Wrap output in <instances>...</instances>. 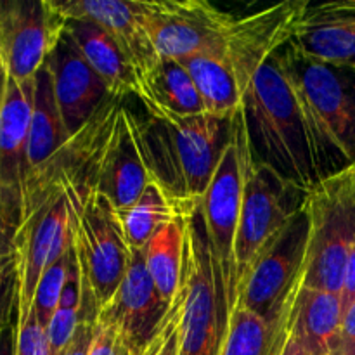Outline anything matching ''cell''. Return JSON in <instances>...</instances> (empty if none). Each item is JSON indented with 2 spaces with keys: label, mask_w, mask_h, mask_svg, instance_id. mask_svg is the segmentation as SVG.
Masks as SVG:
<instances>
[{
  "label": "cell",
  "mask_w": 355,
  "mask_h": 355,
  "mask_svg": "<svg viewBox=\"0 0 355 355\" xmlns=\"http://www.w3.org/2000/svg\"><path fill=\"white\" fill-rule=\"evenodd\" d=\"M16 336H17V321L7 326L6 331L0 335V355H16Z\"/></svg>",
  "instance_id": "cell-39"
},
{
  "label": "cell",
  "mask_w": 355,
  "mask_h": 355,
  "mask_svg": "<svg viewBox=\"0 0 355 355\" xmlns=\"http://www.w3.org/2000/svg\"><path fill=\"white\" fill-rule=\"evenodd\" d=\"M71 137L62 121L54 94L51 69L42 64L33 80L30 132H28V177L44 166ZM26 177V179H28Z\"/></svg>",
  "instance_id": "cell-24"
},
{
  "label": "cell",
  "mask_w": 355,
  "mask_h": 355,
  "mask_svg": "<svg viewBox=\"0 0 355 355\" xmlns=\"http://www.w3.org/2000/svg\"><path fill=\"white\" fill-rule=\"evenodd\" d=\"M309 215L305 205L293 220L266 246L239 283L236 304L272 321L304 284L309 253Z\"/></svg>",
  "instance_id": "cell-9"
},
{
  "label": "cell",
  "mask_w": 355,
  "mask_h": 355,
  "mask_svg": "<svg viewBox=\"0 0 355 355\" xmlns=\"http://www.w3.org/2000/svg\"><path fill=\"white\" fill-rule=\"evenodd\" d=\"M144 21L162 59L196 54L224 55L225 33L234 16L207 0H142Z\"/></svg>",
  "instance_id": "cell-11"
},
{
  "label": "cell",
  "mask_w": 355,
  "mask_h": 355,
  "mask_svg": "<svg viewBox=\"0 0 355 355\" xmlns=\"http://www.w3.org/2000/svg\"><path fill=\"white\" fill-rule=\"evenodd\" d=\"M6 87H7V75H6V69H3V66H2V61H0V104H2V101H3Z\"/></svg>",
  "instance_id": "cell-41"
},
{
  "label": "cell",
  "mask_w": 355,
  "mask_h": 355,
  "mask_svg": "<svg viewBox=\"0 0 355 355\" xmlns=\"http://www.w3.org/2000/svg\"><path fill=\"white\" fill-rule=\"evenodd\" d=\"M243 113L253 159L311 193L318 184V175L279 52L253 76L243 99Z\"/></svg>",
  "instance_id": "cell-3"
},
{
  "label": "cell",
  "mask_w": 355,
  "mask_h": 355,
  "mask_svg": "<svg viewBox=\"0 0 355 355\" xmlns=\"http://www.w3.org/2000/svg\"><path fill=\"white\" fill-rule=\"evenodd\" d=\"M182 307H184V293L180 288L175 302L170 307L168 315L163 322L158 335L151 340L148 349L142 355H179L180 345V322H182Z\"/></svg>",
  "instance_id": "cell-31"
},
{
  "label": "cell",
  "mask_w": 355,
  "mask_h": 355,
  "mask_svg": "<svg viewBox=\"0 0 355 355\" xmlns=\"http://www.w3.org/2000/svg\"><path fill=\"white\" fill-rule=\"evenodd\" d=\"M64 23L52 0H0V61L7 78L33 80Z\"/></svg>",
  "instance_id": "cell-13"
},
{
  "label": "cell",
  "mask_w": 355,
  "mask_h": 355,
  "mask_svg": "<svg viewBox=\"0 0 355 355\" xmlns=\"http://www.w3.org/2000/svg\"><path fill=\"white\" fill-rule=\"evenodd\" d=\"M118 217L128 246L132 250H144L163 225L187 215H184L158 186L149 182L142 196L127 210L118 211Z\"/></svg>",
  "instance_id": "cell-28"
},
{
  "label": "cell",
  "mask_w": 355,
  "mask_h": 355,
  "mask_svg": "<svg viewBox=\"0 0 355 355\" xmlns=\"http://www.w3.org/2000/svg\"><path fill=\"white\" fill-rule=\"evenodd\" d=\"M307 191L288 182L255 159L246 173L241 215L234 241L236 291L266 246L304 208Z\"/></svg>",
  "instance_id": "cell-8"
},
{
  "label": "cell",
  "mask_w": 355,
  "mask_h": 355,
  "mask_svg": "<svg viewBox=\"0 0 355 355\" xmlns=\"http://www.w3.org/2000/svg\"><path fill=\"white\" fill-rule=\"evenodd\" d=\"M54 83L55 101L69 135H75L110 96L101 76L66 31L45 59Z\"/></svg>",
  "instance_id": "cell-19"
},
{
  "label": "cell",
  "mask_w": 355,
  "mask_h": 355,
  "mask_svg": "<svg viewBox=\"0 0 355 355\" xmlns=\"http://www.w3.org/2000/svg\"><path fill=\"white\" fill-rule=\"evenodd\" d=\"M182 293L179 355H220L231 309L201 207L186 220Z\"/></svg>",
  "instance_id": "cell-5"
},
{
  "label": "cell",
  "mask_w": 355,
  "mask_h": 355,
  "mask_svg": "<svg viewBox=\"0 0 355 355\" xmlns=\"http://www.w3.org/2000/svg\"><path fill=\"white\" fill-rule=\"evenodd\" d=\"M83 300V281L80 272L78 259L75 257L69 266L68 277H66L64 288H62L61 298H59L58 309L52 315L47 326L49 342H51L52 355H59L68 345L69 340L75 335L80 322V312H82Z\"/></svg>",
  "instance_id": "cell-29"
},
{
  "label": "cell",
  "mask_w": 355,
  "mask_h": 355,
  "mask_svg": "<svg viewBox=\"0 0 355 355\" xmlns=\"http://www.w3.org/2000/svg\"><path fill=\"white\" fill-rule=\"evenodd\" d=\"M300 110L319 180L355 166V75L314 61L290 45L279 51Z\"/></svg>",
  "instance_id": "cell-2"
},
{
  "label": "cell",
  "mask_w": 355,
  "mask_h": 355,
  "mask_svg": "<svg viewBox=\"0 0 355 355\" xmlns=\"http://www.w3.org/2000/svg\"><path fill=\"white\" fill-rule=\"evenodd\" d=\"M149 182L151 180L135 137L134 111L123 103L104 156L97 193L107 198V201L121 211L142 196Z\"/></svg>",
  "instance_id": "cell-20"
},
{
  "label": "cell",
  "mask_w": 355,
  "mask_h": 355,
  "mask_svg": "<svg viewBox=\"0 0 355 355\" xmlns=\"http://www.w3.org/2000/svg\"><path fill=\"white\" fill-rule=\"evenodd\" d=\"M342 318L340 295L302 286L295 300L291 335L311 355H335Z\"/></svg>",
  "instance_id": "cell-23"
},
{
  "label": "cell",
  "mask_w": 355,
  "mask_h": 355,
  "mask_svg": "<svg viewBox=\"0 0 355 355\" xmlns=\"http://www.w3.org/2000/svg\"><path fill=\"white\" fill-rule=\"evenodd\" d=\"M89 355H132V350L114 326L97 321Z\"/></svg>",
  "instance_id": "cell-34"
},
{
  "label": "cell",
  "mask_w": 355,
  "mask_h": 355,
  "mask_svg": "<svg viewBox=\"0 0 355 355\" xmlns=\"http://www.w3.org/2000/svg\"><path fill=\"white\" fill-rule=\"evenodd\" d=\"M170 307L149 274L144 250H132L127 274L111 300L103 305L97 321L114 326L130 347L132 355H142L162 329Z\"/></svg>",
  "instance_id": "cell-15"
},
{
  "label": "cell",
  "mask_w": 355,
  "mask_h": 355,
  "mask_svg": "<svg viewBox=\"0 0 355 355\" xmlns=\"http://www.w3.org/2000/svg\"><path fill=\"white\" fill-rule=\"evenodd\" d=\"M297 295L272 321H266L236 304L229 315L227 335L220 355H281L291 331Z\"/></svg>",
  "instance_id": "cell-25"
},
{
  "label": "cell",
  "mask_w": 355,
  "mask_h": 355,
  "mask_svg": "<svg viewBox=\"0 0 355 355\" xmlns=\"http://www.w3.org/2000/svg\"><path fill=\"white\" fill-rule=\"evenodd\" d=\"M309 253L304 286L340 295L355 241V166L319 180L305 200Z\"/></svg>",
  "instance_id": "cell-6"
},
{
  "label": "cell",
  "mask_w": 355,
  "mask_h": 355,
  "mask_svg": "<svg viewBox=\"0 0 355 355\" xmlns=\"http://www.w3.org/2000/svg\"><path fill=\"white\" fill-rule=\"evenodd\" d=\"M97 321H89V319H82L78 322L75 335L69 340L68 345L64 347L59 355H89L90 345H92L94 333H96Z\"/></svg>",
  "instance_id": "cell-36"
},
{
  "label": "cell",
  "mask_w": 355,
  "mask_h": 355,
  "mask_svg": "<svg viewBox=\"0 0 355 355\" xmlns=\"http://www.w3.org/2000/svg\"><path fill=\"white\" fill-rule=\"evenodd\" d=\"M64 31L73 38L90 68L101 76L110 96L118 99L135 97L137 76L106 30L89 19H66Z\"/></svg>",
  "instance_id": "cell-21"
},
{
  "label": "cell",
  "mask_w": 355,
  "mask_h": 355,
  "mask_svg": "<svg viewBox=\"0 0 355 355\" xmlns=\"http://www.w3.org/2000/svg\"><path fill=\"white\" fill-rule=\"evenodd\" d=\"M309 3V0H284L232 19L225 33L224 59L241 89L243 99L259 69L290 44L295 24Z\"/></svg>",
  "instance_id": "cell-14"
},
{
  "label": "cell",
  "mask_w": 355,
  "mask_h": 355,
  "mask_svg": "<svg viewBox=\"0 0 355 355\" xmlns=\"http://www.w3.org/2000/svg\"><path fill=\"white\" fill-rule=\"evenodd\" d=\"M16 355H52L47 328L38 322L33 311L21 324H17Z\"/></svg>",
  "instance_id": "cell-32"
},
{
  "label": "cell",
  "mask_w": 355,
  "mask_h": 355,
  "mask_svg": "<svg viewBox=\"0 0 355 355\" xmlns=\"http://www.w3.org/2000/svg\"><path fill=\"white\" fill-rule=\"evenodd\" d=\"M135 97L142 103L146 114L155 118L207 114L193 78L175 59H159L151 76L139 85Z\"/></svg>",
  "instance_id": "cell-22"
},
{
  "label": "cell",
  "mask_w": 355,
  "mask_h": 355,
  "mask_svg": "<svg viewBox=\"0 0 355 355\" xmlns=\"http://www.w3.org/2000/svg\"><path fill=\"white\" fill-rule=\"evenodd\" d=\"M33 80L17 83L7 78L6 94L0 104V210L19 227L24 222Z\"/></svg>",
  "instance_id": "cell-16"
},
{
  "label": "cell",
  "mask_w": 355,
  "mask_h": 355,
  "mask_svg": "<svg viewBox=\"0 0 355 355\" xmlns=\"http://www.w3.org/2000/svg\"><path fill=\"white\" fill-rule=\"evenodd\" d=\"M340 300H342L343 314L349 311L350 305L355 302V241L350 246L349 259H347L345 272H343V286L342 293H340Z\"/></svg>",
  "instance_id": "cell-38"
},
{
  "label": "cell",
  "mask_w": 355,
  "mask_h": 355,
  "mask_svg": "<svg viewBox=\"0 0 355 355\" xmlns=\"http://www.w3.org/2000/svg\"><path fill=\"white\" fill-rule=\"evenodd\" d=\"M73 246L83 286L103 309L121 284L132 260L116 208L103 194H94L76 218Z\"/></svg>",
  "instance_id": "cell-10"
},
{
  "label": "cell",
  "mask_w": 355,
  "mask_h": 355,
  "mask_svg": "<svg viewBox=\"0 0 355 355\" xmlns=\"http://www.w3.org/2000/svg\"><path fill=\"white\" fill-rule=\"evenodd\" d=\"M335 355H355V302L342 318Z\"/></svg>",
  "instance_id": "cell-37"
},
{
  "label": "cell",
  "mask_w": 355,
  "mask_h": 355,
  "mask_svg": "<svg viewBox=\"0 0 355 355\" xmlns=\"http://www.w3.org/2000/svg\"><path fill=\"white\" fill-rule=\"evenodd\" d=\"M281 355H311V354L304 349V345H302V343L298 342V340L295 338L290 331V336H288L286 343H284Z\"/></svg>",
  "instance_id": "cell-40"
},
{
  "label": "cell",
  "mask_w": 355,
  "mask_h": 355,
  "mask_svg": "<svg viewBox=\"0 0 355 355\" xmlns=\"http://www.w3.org/2000/svg\"><path fill=\"white\" fill-rule=\"evenodd\" d=\"M288 45L305 58L355 75V0L309 3Z\"/></svg>",
  "instance_id": "cell-18"
},
{
  "label": "cell",
  "mask_w": 355,
  "mask_h": 355,
  "mask_svg": "<svg viewBox=\"0 0 355 355\" xmlns=\"http://www.w3.org/2000/svg\"><path fill=\"white\" fill-rule=\"evenodd\" d=\"M19 225L0 210V270L16 259V236Z\"/></svg>",
  "instance_id": "cell-35"
},
{
  "label": "cell",
  "mask_w": 355,
  "mask_h": 355,
  "mask_svg": "<svg viewBox=\"0 0 355 355\" xmlns=\"http://www.w3.org/2000/svg\"><path fill=\"white\" fill-rule=\"evenodd\" d=\"M193 78L207 114L231 120L243 110V92L220 54H196L180 61Z\"/></svg>",
  "instance_id": "cell-26"
},
{
  "label": "cell",
  "mask_w": 355,
  "mask_h": 355,
  "mask_svg": "<svg viewBox=\"0 0 355 355\" xmlns=\"http://www.w3.org/2000/svg\"><path fill=\"white\" fill-rule=\"evenodd\" d=\"M134 127L149 180L182 211L201 207L231 135V120L200 116H141Z\"/></svg>",
  "instance_id": "cell-1"
},
{
  "label": "cell",
  "mask_w": 355,
  "mask_h": 355,
  "mask_svg": "<svg viewBox=\"0 0 355 355\" xmlns=\"http://www.w3.org/2000/svg\"><path fill=\"white\" fill-rule=\"evenodd\" d=\"M76 215L64 196L51 198L24 218L16 236L17 324L33 311L38 281L75 241Z\"/></svg>",
  "instance_id": "cell-12"
},
{
  "label": "cell",
  "mask_w": 355,
  "mask_h": 355,
  "mask_svg": "<svg viewBox=\"0 0 355 355\" xmlns=\"http://www.w3.org/2000/svg\"><path fill=\"white\" fill-rule=\"evenodd\" d=\"M125 99L107 96L94 116L64 146L31 173L24 186V218L51 198L64 196L76 218L97 193L104 156Z\"/></svg>",
  "instance_id": "cell-4"
},
{
  "label": "cell",
  "mask_w": 355,
  "mask_h": 355,
  "mask_svg": "<svg viewBox=\"0 0 355 355\" xmlns=\"http://www.w3.org/2000/svg\"><path fill=\"white\" fill-rule=\"evenodd\" d=\"M54 7L62 19H89L110 33L137 76V89L159 62L144 21L142 0H62ZM137 94V92H135Z\"/></svg>",
  "instance_id": "cell-17"
},
{
  "label": "cell",
  "mask_w": 355,
  "mask_h": 355,
  "mask_svg": "<svg viewBox=\"0 0 355 355\" xmlns=\"http://www.w3.org/2000/svg\"><path fill=\"white\" fill-rule=\"evenodd\" d=\"M253 162L243 110L231 118V135L205 193L201 211L211 248L220 266L229 309L236 307L234 241L241 215L246 173Z\"/></svg>",
  "instance_id": "cell-7"
},
{
  "label": "cell",
  "mask_w": 355,
  "mask_h": 355,
  "mask_svg": "<svg viewBox=\"0 0 355 355\" xmlns=\"http://www.w3.org/2000/svg\"><path fill=\"white\" fill-rule=\"evenodd\" d=\"M17 321V263L16 259L0 270V335Z\"/></svg>",
  "instance_id": "cell-33"
},
{
  "label": "cell",
  "mask_w": 355,
  "mask_h": 355,
  "mask_svg": "<svg viewBox=\"0 0 355 355\" xmlns=\"http://www.w3.org/2000/svg\"><path fill=\"white\" fill-rule=\"evenodd\" d=\"M187 217H179L170 224L163 225L144 248V259L149 274L163 300L170 305L175 302L182 288Z\"/></svg>",
  "instance_id": "cell-27"
},
{
  "label": "cell",
  "mask_w": 355,
  "mask_h": 355,
  "mask_svg": "<svg viewBox=\"0 0 355 355\" xmlns=\"http://www.w3.org/2000/svg\"><path fill=\"white\" fill-rule=\"evenodd\" d=\"M73 257H75V246H71L61 259L55 260L38 281L33 298V312L44 328H47L58 309Z\"/></svg>",
  "instance_id": "cell-30"
}]
</instances>
